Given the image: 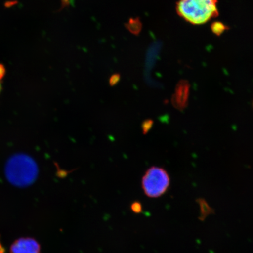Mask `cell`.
Segmentation results:
<instances>
[{
	"instance_id": "obj_3",
	"label": "cell",
	"mask_w": 253,
	"mask_h": 253,
	"mask_svg": "<svg viewBox=\"0 0 253 253\" xmlns=\"http://www.w3.org/2000/svg\"><path fill=\"white\" fill-rule=\"evenodd\" d=\"M170 177L163 168L152 167L142 179V188L147 197L157 198L163 196L170 186Z\"/></svg>"
},
{
	"instance_id": "obj_13",
	"label": "cell",
	"mask_w": 253,
	"mask_h": 253,
	"mask_svg": "<svg viewBox=\"0 0 253 253\" xmlns=\"http://www.w3.org/2000/svg\"><path fill=\"white\" fill-rule=\"evenodd\" d=\"M1 83H0V91H1Z\"/></svg>"
},
{
	"instance_id": "obj_4",
	"label": "cell",
	"mask_w": 253,
	"mask_h": 253,
	"mask_svg": "<svg viewBox=\"0 0 253 253\" xmlns=\"http://www.w3.org/2000/svg\"><path fill=\"white\" fill-rule=\"evenodd\" d=\"M190 91V84L188 81H181L175 88L172 99L174 107L179 110H183L187 107Z\"/></svg>"
},
{
	"instance_id": "obj_9",
	"label": "cell",
	"mask_w": 253,
	"mask_h": 253,
	"mask_svg": "<svg viewBox=\"0 0 253 253\" xmlns=\"http://www.w3.org/2000/svg\"><path fill=\"white\" fill-rule=\"evenodd\" d=\"M71 5V0H61V8L58 12L61 11L63 8H68Z\"/></svg>"
},
{
	"instance_id": "obj_7",
	"label": "cell",
	"mask_w": 253,
	"mask_h": 253,
	"mask_svg": "<svg viewBox=\"0 0 253 253\" xmlns=\"http://www.w3.org/2000/svg\"><path fill=\"white\" fill-rule=\"evenodd\" d=\"M227 29V27L220 22H214L211 25V30L217 36H220L224 31Z\"/></svg>"
},
{
	"instance_id": "obj_5",
	"label": "cell",
	"mask_w": 253,
	"mask_h": 253,
	"mask_svg": "<svg viewBox=\"0 0 253 253\" xmlns=\"http://www.w3.org/2000/svg\"><path fill=\"white\" fill-rule=\"evenodd\" d=\"M40 246L37 240L24 237L13 243L11 246L10 253H40Z\"/></svg>"
},
{
	"instance_id": "obj_1",
	"label": "cell",
	"mask_w": 253,
	"mask_h": 253,
	"mask_svg": "<svg viewBox=\"0 0 253 253\" xmlns=\"http://www.w3.org/2000/svg\"><path fill=\"white\" fill-rule=\"evenodd\" d=\"M4 170L8 182L18 188L33 185L39 173L36 161L24 153L15 154L9 157L5 163Z\"/></svg>"
},
{
	"instance_id": "obj_2",
	"label": "cell",
	"mask_w": 253,
	"mask_h": 253,
	"mask_svg": "<svg viewBox=\"0 0 253 253\" xmlns=\"http://www.w3.org/2000/svg\"><path fill=\"white\" fill-rule=\"evenodd\" d=\"M218 0H179L177 14L189 24L202 25L219 15Z\"/></svg>"
},
{
	"instance_id": "obj_10",
	"label": "cell",
	"mask_w": 253,
	"mask_h": 253,
	"mask_svg": "<svg viewBox=\"0 0 253 253\" xmlns=\"http://www.w3.org/2000/svg\"><path fill=\"white\" fill-rule=\"evenodd\" d=\"M132 208H135L133 211L137 213L139 212V211H140L141 210V207L140 204L136 203L135 205L132 206Z\"/></svg>"
},
{
	"instance_id": "obj_11",
	"label": "cell",
	"mask_w": 253,
	"mask_h": 253,
	"mask_svg": "<svg viewBox=\"0 0 253 253\" xmlns=\"http://www.w3.org/2000/svg\"><path fill=\"white\" fill-rule=\"evenodd\" d=\"M5 74V68L2 65L0 64V79H1Z\"/></svg>"
},
{
	"instance_id": "obj_8",
	"label": "cell",
	"mask_w": 253,
	"mask_h": 253,
	"mask_svg": "<svg viewBox=\"0 0 253 253\" xmlns=\"http://www.w3.org/2000/svg\"><path fill=\"white\" fill-rule=\"evenodd\" d=\"M120 79V75L119 74H115L112 75L110 78V84L111 86H114L118 84Z\"/></svg>"
},
{
	"instance_id": "obj_6",
	"label": "cell",
	"mask_w": 253,
	"mask_h": 253,
	"mask_svg": "<svg viewBox=\"0 0 253 253\" xmlns=\"http://www.w3.org/2000/svg\"><path fill=\"white\" fill-rule=\"evenodd\" d=\"M125 26L129 33L138 36L142 30V24L140 17L130 18L128 23L125 24Z\"/></svg>"
},
{
	"instance_id": "obj_12",
	"label": "cell",
	"mask_w": 253,
	"mask_h": 253,
	"mask_svg": "<svg viewBox=\"0 0 253 253\" xmlns=\"http://www.w3.org/2000/svg\"><path fill=\"white\" fill-rule=\"evenodd\" d=\"M15 1H8L6 2L5 6L7 7H11V6L15 5Z\"/></svg>"
}]
</instances>
